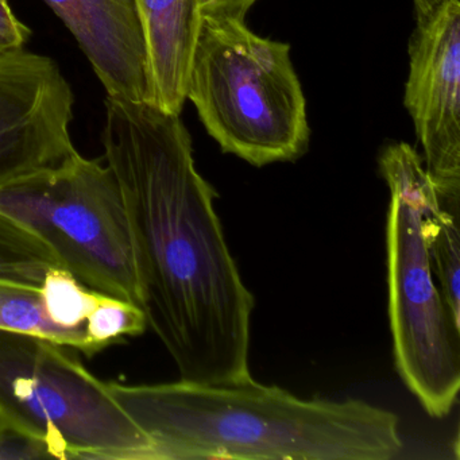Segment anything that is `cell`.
Masks as SVG:
<instances>
[{
	"label": "cell",
	"mask_w": 460,
	"mask_h": 460,
	"mask_svg": "<svg viewBox=\"0 0 460 460\" xmlns=\"http://www.w3.org/2000/svg\"><path fill=\"white\" fill-rule=\"evenodd\" d=\"M104 106V161L130 225L147 328L180 378L252 381L254 296L228 249L217 190L196 169L187 128L150 102L107 96Z\"/></svg>",
	"instance_id": "6da1fadb"
},
{
	"label": "cell",
	"mask_w": 460,
	"mask_h": 460,
	"mask_svg": "<svg viewBox=\"0 0 460 460\" xmlns=\"http://www.w3.org/2000/svg\"><path fill=\"white\" fill-rule=\"evenodd\" d=\"M147 441L144 460H389L400 420L362 400H304L242 384L106 382Z\"/></svg>",
	"instance_id": "7a4b0ae2"
},
{
	"label": "cell",
	"mask_w": 460,
	"mask_h": 460,
	"mask_svg": "<svg viewBox=\"0 0 460 460\" xmlns=\"http://www.w3.org/2000/svg\"><path fill=\"white\" fill-rule=\"evenodd\" d=\"M187 101L220 149L250 165L305 155L311 128L290 45L262 39L234 18L204 17Z\"/></svg>",
	"instance_id": "3957f363"
},
{
	"label": "cell",
	"mask_w": 460,
	"mask_h": 460,
	"mask_svg": "<svg viewBox=\"0 0 460 460\" xmlns=\"http://www.w3.org/2000/svg\"><path fill=\"white\" fill-rule=\"evenodd\" d=\"M379 169L390 190L387 279L395 368L424 411L443 419L459 395L460 320L438 289L428 254L424 220L435 190L411 145H387Z\"/></svg>",
	"instance_id": "277c9868"
},
{
	"label": "cell",
	"mask_w": 460,
	"mask_h": 460,
	"mask_svg": "<svg viewBox=\"0 0 460 460\" xmlns=\"http://www.w3.org/2000/svg\"><path fill=\"white\" fill-rule=\"evenodd\" d=\"M68 347L0 330V421L56 459L144 460L147 441Z\"/></svg>",
	"instance_id": "5b68a950"
},
{
	"label": "cell",
	"mask_w": 460,
	"mask_h": 460,
	"mask_svg": "<svg viewBox=\"0 0 460 460\" xmlns=\"http://www.w3.org/2000/svg\"><path fill=\"white\" fill-rule=\"evenodd\" d=\"M0 212L39 234L85 288L144 309L133 235L109 166L76 152L0 185Z\"/></svg>",
	"instance_id": "8992f818"
},
{
	"label": "cell",
	"mask_w": 460,
	"mask_h": 460,
	"mask_svg": "<svg viewBox=\"0 0 460 460\" xmlns=\"http://www.w3.org/2000/svg\"><path fill=\"white\" fill-rule=\"evenodd\" d=\"M405 103L440 208L460 212V2L417 18Z\"/></svg>",
	"instance_id": "52a82bcc"
},
{
	"label": "cell",
	"mask_w": 460,
	"mask_h": 460,
	"mask_svg": "<svg viewBox=\"0 0 460 460\" xmlns=\"http://www.w3.org/2000/svg\"><path fill=\"white\" fill-rule=\"evenodd\" d=\"M74 107V91L53 58L25 49L0 56V185L77 152Z\"/></svg>",
	"instance_id": "ba28073f"
},
{
	"label": "cell",
	"mask_w": 460,
	"mask_h": 460,
	"mask_svg": "<svg viewBox=\"0 0 460 460\" xmlns=\"http://www.w3.org/2000/svg\"><path fill=\"white\" fill-rule=\"evenodd\" d=\"M111 98L150 102L149 64L134 0H44Z\"/></svg>",
	"instance_id": "9c48e42d"
},
{
	"label": "cell",
	"mask_w": 460,
	"mask_h": 460,
	"mask_svg": "<svg viewBox=\"0 0 460 460\" xmlns=\"http://www.w3.org/2000/svg\"><path fill=\"white\" fill-rule=\"evenodd\" d=\"M144 31L152 103L181 114L201 28L200 0H134Z\"/></svg>",
	"instance_id": "30bf717a"
},
{
	"label": "cell",
	"mask_w": 460,
	"mask_h": 460,
	"mask_svg": "<svg viewBox=\"0 0 460 460\" xmlns=\"http://www.w3.org/2000/svg\"><path fill=\"white\" fill-rule=\"evenodd\" d=\"M0 330L40 336L88 357L96 354L85 325L66 328L56 324L45 311L41 290L33 285L0 279Z\"/></svg>",
	"instance_id": "8fae6325"
},
{
	"label": "cell",
	"mask_w": 460,
	"mask_h": 460,
	"mask_svg": "<svg viewBox=\"0 0 460 460\" xmlns=\"http://www.w3.org/2000/svg\"><path fill=\"white\" fill-rule=\"evenodd\" d=\"M424 230L433 276L452 314L460 320V212L440 208L436 200L428 207Z\"/></svg>",
	"instance_id": "7c38bea8"
},
{
	"label": "cell",
	"mask_w": 460,
	"mask_h": 460,
	"mask_svg": "<svg viewBox=\"0 0 460 460\" xmlns=\"http://www.w3.org/2000/svg\"><path fill=\"white\" fill-rule=\"evenodd\" d=\"M40 290L48 316L66 328L84 327L102 297L63 268L49 269Z\"/></svg>",
	"instance_id": "4fadbf2b"
},
{
	"label": "cell",
	"mask_w": 460,
	"mask_h": 460,
	"mask_svg": "<svg viewBox=\"0 0 460 460\" xmlns=\"http://www.w3.org/2000/svg\"><path fill=\"white\" fill-rule=\"evenodd\" d=\"M146 330V314L141 306L106 295H102L85 322V332L96 354L125 339L142 335Z\"/></svg>",
	"instance_id": "5bb4252c"
},
{
	"label": "cell",
	"mask_w": 460,
	"mask_h": 460,
	"mask_svg": "<svg viewBox=\"0 0 460 460\" xmlns=\"http://www.w3.org/2000/svg\"><path fill=\"white\" fill-rule=\"evenodd\" d=\"M34 459H56V456L44 441L0 421V460Z\"/></svg>",
	"instance_id": "9a60e30c"
},
{
	"label": "cell",
	"mask_w": 460,
	"mask_h": 460,
	"mask_svg": "<svg viewBox=\"0 0 460 460\" xmlns=\"http://www.w3.org/2000/svg\"><path fill=\"white\" fill-rule=\"evenodd\" d=\"M31 37V29L18 20L9 0H0V56L25 49Z\"/></svg>",
	"instance_id": "2e32d148"
},
{
	"label": "cell",
	"mask_w": 460,
	"mask_h": 460,
	"mask_svg": "<svg viewBox=\"0 0 460 460\" xmlns=\"http://www.w3.org/2000/svg\"><path fill=\"white\" fill-rule=\"evenodd\" d=\"M258 0H200L204 17L234 18L246 20L247 13Z\"/></svg>",
	"instance_id": "e0dca14e"
},
{
	"label": "cell",
	"mask_w": 460,
	"mask_h": 460,
	"mask_svg": "<svg viewBox=\"0 0 460 460\" xmlns=\"http://www.w3.org/2000/svg\"><path fill=\"white\" fill-rule=\"evenodd\" d=\"M441 2H443V0H413L414 9H416V17L420 18L429 14Z\"/></svg>",
	"instance_id": "ac0fdd59"
}]
</instances>
